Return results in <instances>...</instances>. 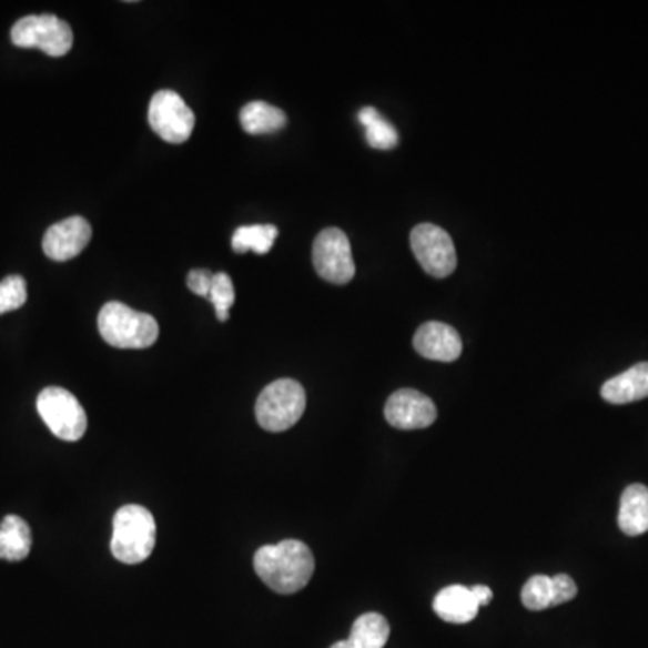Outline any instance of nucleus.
<instances>
[{"label": "nucleus", "instance_id": "nucleus-1", "mask_svg": "<svg viewBox=\"0 0 648 648\" xmlns=\"http://www.w3.org/2000/svg\"><path fill=\"white\" fill-rule=\"evenodd\" d=\"M254 569L272 591L294 595L308 586L314 575L315 560L305 543L286 539L257 549Z\"/></svg>", "mask_w": 648, "mask_h": 648}, {"label": "nucleus", "instance_id": "nucleus-2", "mask_svg": "<svg viewBox=\"0 0 648 648\" xmlns=\"http://www.w3.org/2000/svg\"><path fill=\"white\" fill-rule=\"evenodd\" d=\"M98 330L110 346L120 350H144L155 344L159 324L155 317L130 306L110 301L98 315Z\"/></svg>", "mask_w": 648, "mask_h": 648}, {"label": "nucleus", "instance_id": "nucleus-3", "mask_svg": "<svg viewBox=\"0 0 648 648\" xmlns=\"http://www.w3.org/2000/svg\"><path fill=\"white\" fill-rule=\"evenodd\" d=\"M155 520L149 508L126 505L114 517V534L110 551L120 563H144L155 548Z\"/></svg>", "mask_w": 648, "mask_h": 648}, {"label": "nucleus", "instance_id": "nucleus-4", "mask_svg": "<svg viewBox=\"0 0 648 648\" xmlns=\"http://www.w3.org/2000/svg\"><path fill=\"white\" fill-rule=\"evenodd\" d=\"M305 409L306 393L300 382L280 378L257 396V424L269 433H283L300 422Z\"/></svg>", "mask_w": 648, "mask_h": 648}, {"label": "nucleus", "instance_id": "nucleus-5", "mask_svg": "<svg viewBox=\"0 0 648 648\" xmlns=\"http://www.w3.org/2000/svg\"><path fill=\"white\" fill-rule=\"evenodd\" d=\"M11 42L17 48L40 49L49 57H63L74 43L71 26L54 14H29L11 29Z\"/></svg>", "mask_w": 648, "mask_h": 648}, {"label": "nucleus", "instance_id": "nucleus-6", "mask_svg": "<svg viewBox=\"0 0 648 648\" xmlns=\"http://www.w3.org/2000/svg\"><path fill=\"white\" fill-rule=\"evenodd\" d=\"M37 409L40 418L45 422L49 431L63 439V442H78L87 433V413L83 405L78 402L63 387H45L37 398Z\"/></svg>", "mask_w": 648, "mask_h": 648}, {"label": "nucleus", "instance_id": "nucleus-7", "mask_svg": "<svg viewBox=\"0 0 648 648\" xmlns=\"http://www.w3.org/2000/svg\"><path fill=\"white\" fill-rule=\"evenodd\" d=\"M315 272L324 282L334 285H346L355 276V262L352 256V245L344 231L328 227L321 231L314 240L312 249Z\"/></svg>", "mask_w": 648, "mask_h": 648}, {"label": "nucleus", "instance_id": "nucleus-8", "mask_svg": "<svg viewBox=\"0 0 648 648\" xmlns=\"http://www.w3.org/2000/svg\"><path fill=\"white\" fill-rule=\"evenodd\" d=\"M411 249L429 276H450L458 265L456 247L447 231L434 224H418L411 231Z\"/></svg>", "mask_w": 648, "mask_h": 648}, {"label": "nucleus", "instance_id": "nucleus-9", "mask_svg": "<svg viewBox=\"0 0 648 648\" xmlns=\"http://www.w3.org/2000/svg\"><path fill=\"white\" fill-rule=\"evenodd\" d=\"M149 121L153 132L166 143H186L195 129V114L173 91H159L150 101Z\"/></svg>", "mask_w": 648, "mask_h": 648}, {"label": "nucleus", "instance_id": "nucleus-10", "mask_svg": "<svg viewBox=\"0 0 648 648\" xmlns=\"http://www.w3.org/2000/svg\"><path fill=\"white\" fill-rule=\"evenodd\" d=\"M387 424L402 431L425 429L438 418L436 405L429 396L416 389H398L386 402Z\"/></svg>", "mask_w": 648, "mask_h": 648}, {"label": "nucleus", "instance_id": "nucleus-11", "mask_svg": "<svg viewBox=\"0 0 648 648\" xmlns=\"http://www.w3.org/2000/svg\"><path fill=\"white\" fill-rule=\"evenodd\" d=\"M92 239V227L83 216H71L51 225L43 234V253L54 262L77 257Z\"/></svg>", "mask_w": 648, "mask_h": 648}, {"label": "nucleus", "instance_id": "nucleus-12", "mask_svg": "<svg viewBox=\"0 0 648 648\" xmlns=\"http://www.w3.org/2000/svg\"><path fill=\"white\" fill-rule=\"evenodd\" d=\"M578 595V587L569 575H535L526 581L520 593V600L526 609L544 610L549 607L563 606Z\"/></svg>", "mask_w": 648, "mask_h": 648}, {"label": "nucleus", "instance_id": "nucleus-13", "mask_svg": "<svg viewBox=\"0 0 648 648\" xmlns=\"http://www.w3.org/2000/svg\"><path fill=\"white\" fill-rule=\"evenodd\" d=\"M413 344L422 357L438 361V363H454L463 352L458 332L453 326L438 323V321L422 324L413 338Z\"/></svg>", "mask_w": 648, "mask_h": 648}, {"label": "nucleus", "instance_id": "nucleus-14", "mask_svg": "<svg viewBox=\"0 0 648 648\" xmlns=\"http://www.w3.org/2000/svg\"><path fill=\"white\" fill-rule=\"evenodd\" d=\"M433 609L447 624H470L476 620L479 604L470 587L448 586L436 595Z\"/></svg>", "mask_w": 648, "mask_h": 648}, {"label": "nucleus", "instance_id": "nucleus-15", "mask_svg": "<svg viewBox=\"0 0 648 648\" xmlns=\"http://www.w3.org/2000/svg\"><path fill=\"white\" fill-rule=\"evenodd\" d=\"M648 396V363H639L609 378L601 386V398L609 404L624 405L644 401Z\"/></svg>", "mask_w": 648, "mask_h": 648}, {"label": "nucleus", "instance_id": "nucleus-16", "mask_svg": "<svg viewBox=\"0 0 648 648\" xmlns=\"http://www.w3.org/2000/svg\"><path fill=\"white\" fill-rule=\"evenodd\" d=\"M618 525L621 531L629 537L648 531V488L641 483L627 486L620 500V514Z\"/></svg>", "mask_w": 648, "mask_h": 648}, {"label": "nucleus", "instance_id": "nucleus-17", "mask_svg": "<svg viewBox=\"0 0 648 648\" xmlns=\"http://www.w3.org/2000/svg\"><path fill=\"white\" fill-rule=\"evenodd\" d=\"M392 635L389 624L378 612L358 616L352 627V635L330 648H384Z\"/></svg>", "mask_w": 648, "mask_h": 648}, {"label": "nucleus", "instance_id": "nucleus-18", "mask_svg": "<svg viewBox=\"0 0 648 648\" xmlns=\"http://www.w3.org/2000/svg\"><path fill=\"white\" fill-rule=\"evenodd\" d=\"M31 528L19 515H6L0 523V558L8 563H20L31 551Z\"/></svg>", "mask_w": 648, "mask_h": 648}, {"label": "nucleus", "instance_id": "nucleus-19", "mask_svg": "<svg viewBox=\"0 0 648 648\" xmlns=\"http://www.w3.org/2000/svg\"><path fill=\"white\" fill-rule=\"evenodd\" d=\"M240 124L251 135L274 134L286 124V114L265 101H253L240 112Z\"/></svg>", "mask_w": 648, "mask_h": 648}, {"label": "nucleus", "instance_id": "nucleus-20", "mask_svg": "<svg viewBox=\"0 0 648 648\" xmlns=\"http://www.w3.org/2000/svg\"><path fill=\"white\" fill-rule=\"evenodd\" d=\"M277 239V227L272 224L243 225L234 231L233 245L234 253L243 254L254 251L256 254H267Z\"/></svg>", "mask_w": 648, "mask_h": 648}, {"label": "nucleus", "instance_id": "nucleus-21", "mask_svg": "<svg viewBox=\"0 0 648 648\" xmlns=\"http://www.w3.org/2000/svg\"><path fill=\"white\" fill-rule=\"evenodd\" d=\"M358 121L366 129V141L372 149L375 150H392L398 144V132L392 123L382 120L377 109L373 107H364L358 112Z\"/></svg>", "mask_w": 648, "mask_h": 648}, {"label": "nucleus", "instance_id": "nucleus-22", "mask_svg": "<svg viewBox=\"0 0 648 648\" xmlns=\"http://www.w3.org/2000/svg\"><path fill=\"white\" fill-rule=\"evenodd\" d=\"M207 300L211 301V305L215 306V314L219 321L225 323V321L230 320L231 306L234 305V286L230 274L216 272Z\"/></svg>", "mask_w": 648, "mask_h": 648}, {"label": "nucleus", "instance_id": "nucleus-23", "mask_svg": "<svg viewBox=\"0 0 648 648\" xmlns=\"http://www.w3.org/2000/svg\"><path fill=\"white\" fill-rule=\"evenodd\" d=\"M28 301V286L22 276H8L0 282V315L19 311Z\"/></svg>", "mask_w": 648, "mask_h": 648}, {"label": "nucleus", "instance_id": "nucleus-24", "mask_svg": "<svg viewBox=\"0 0 648 648\" xmlns=\"http://www.w3.org/2000/svg\"><path fill=\"white\" fill-rule=\"evenodd\" d=\"M213 277L215 274L207 271V269H193V271L188 274V286H190L191 292H195L196 296L207 297L210 296L211 285H213Z\"/></svg>", "mask_w": 648, "mask_h": 648}, {"label": "nucleus", "instance_id": "nucleus-25", "mask_svg": "<svg viewBox=\"0 0 648 648\" xmlns=\"http://www.w3.org/2000/svg\"><path fill=\"white\" fill-rule=\"evenodd\" d=\"M470 591H473V595L476 596V600L477 604H479V607L488 606V604L492 601V598H494V593H492L490 587L474 586L470 587Z\"/></svg>", "mask_w": 648, "mask_h": 648}]
</instances>
